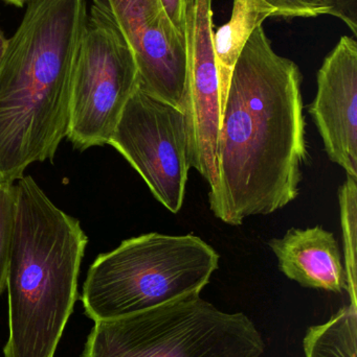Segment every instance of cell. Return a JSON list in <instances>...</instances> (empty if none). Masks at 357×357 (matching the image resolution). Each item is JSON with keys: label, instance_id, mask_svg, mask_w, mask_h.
<instances>
[{"label": "cell", "instance_id": "cell-19", "mask_svg": "<svg viewBox=\"0 0 357 357\" xmlns=\"http://www.w3.org/2000/svg\"><path fill=\"white\" fill-rule=\"evenodd\" d=\"M1 1L6 2V3L8 4H13V6H18V8H22L27 0H1Z\"/></svg>", "mask_w": 357, "mask_h": 357}, {"label": "cell", "instance_id": "cell-12", "mask_svg": "<svg viewBox=\"0 0 357 357\" xmlns=\"http://www.w3.org/2000/svg\"><path fill=\"white\" fill-rule=\"evenodd\" d=\"M276 10L264 0H234L230 21L213 31V48L219 84L220 115L235 64L252 33Z\"/></svg>", "mask_w": 357, "mask_h": 357}, {"label": "cell", "instance_id": "cell-6", "mask_svg": "<svg viewBox=\"0 0 357 357\" xmlns=\"http://www.w3.org/2000/svg\"><path fill=\"white\" fill-rule=\"evenodd\" d=\"M138 88L133 52L107 0H92L71 77L66 138L85 151L108 144Z\"/></svg>", "mask_w": 357, "mask_h": 357}, {"label": "cell", "instance_id": "cell-13", "mask_svg": "<svg viewBox=\"0 0 357 357\" xmlns=\"http://www.w3.org/2000/svg\"><path fill=\"white\" fill-rule=\"evenodd\" d=\"M305 357H357V305L344 306L330 320L310 327L304 337Z\"/></svg>", "mask_w": 357, "mask_h": 357}, {"label": "cell", "instance_id": "cell-2", "mask_svg": "<svg viewBox=\"0 0 357 357\" xmlns=\"http://www.w3.org/2000/svg\"><path fill=\"white\" fill-rule=\"evenodd\" d=\"M88 238L31 176L15 185L4 357H54L78 298Z\"/></svg>", "mask_w": 357, "mask_h": 357}, {"label": "cell", "instance_id": "cell-7", "mask_svg": "<svg viewBox=\"0 0 357 357\" xmlns=\"http://www.w3.org/2000/svg\"><path fill=\"white\" fill-rule=\"evenodd\" d=\"M108 146L138 172L163 207L172 213L180 212L191 169L184 111L138 87L126 104Z\"/></svg>", "mask_w": 357, "mask_h": 357}, {"label": "cell", "instance_id": "cell-17", "mask_svg": "<svg viewBox=\"0 0 357 357\" xmlns=\"http://www.w3.org/2000/svg\"><path fill=\"white\" fill-rule=\"evenodd\" d=\"M168 18L178 33L184 35L187 13L190 0H161Z\"/></svg>", "mask_w": 357, "mask_h": 357}, {"label": "cell", "instance_id": "cell-14", "mask_svg": "<svg viewBox=\"0 0 357 357\" xmlns=\"http://www.w3.org/2000/svg\"><path fill=\"white\" fill-rule=\"evenodd\" d=\"M339 203L347 291L350 303L357 305V178L347 176L339 190Z\"/></svg>", "mask_w": 357, "mask_h": 357}, {"label": "cell", "instance_id": "cell-4", "mask_svg": "<svg viewBox=\"0 0 357 357\" xmlns=\"http://www.w3.org/2000/svg\"><path fill=\"white\" fill-rule=\"evenodd\" d=\"M219 255L194 234L152 232L122 241L96 258L81 301L90 320H110L201 295Z\"/></svg>", "mask_w": 357, "mask_h": 357}, {"label": "cell", "instance_id": "cell-5", "mask_svg": "<svg viewBox=\"0 0 357 357\" xmlns=\"http://www.w3.org/2000/svg\"><path fill=\"white\" fill-rule=\"evenodd\" d=\"M264 351L247 314L220 312L196 295L96 321L81 357H261Z\"/></svg>", "mask_w": 357, "mask_h": 357}, {"label": "cell", "instance_id": "cell-3", "mask_svg": "<svg viewBox=\"0 0 357 357\" xmlns=\"http://www.w3.org/2000/svg\"><path fill=\"white\" fill-rule=\"evenodd\" d=\"M75 62L48 33L8 40L0 63V183L13 184L33 163L54 161L68 128Z\"/></svg>", "mask_w": 357, "mask_h": 357}, {"label": "cell", "instance_id": "cell-18", "mask_svg": "<svg viewBox=\"0 0 357 357\" xmlns=\"http://www.w3.org/2000/svg\"><path fill=\"white\" fill-rule=\"evenodd\" d=\"M6 46H8V39H6L4 33L0 29V63L3 59L4 54H6Z\"/></svg>", "mask_w": 357, "mask_h": 357}, {"label": "cell", "instance_id": "cell-11", "mask_svg": "<svg viewBox=\"0 0 357 357\" xmlns=\"http://www.w3.org/2000/svg\"><path fill=\"white\" fill-rule=\"evenodd\" d=\"M278 259L279 270L308 289L342 294L347 291V275L335 234L322 226L293 228L268 241Z\"/></svg>", "mask_w": 357, "mask_h": 357}, {"label": "cell", "instance_id": "cell-1", "mask_svg": "<svg viewBox=\"0 0 357 357\" xmlns=\"http://www.w3.org/2000/svg\"><path fill=\"white\" fill-rule=\"evenodd\" d=\"M302 77L263 27L252 33L231 77L218 133L211 211L231 226L297 199L307 163Z\"/></svg>", "mask_w": 357, "mask_h": 357}, {"label": "cell", "instance_id": "cell-10", "mask_svg": "<svg viewBox=\"0 0 357 357\" xmlns=\"http://www.w3.org/2000/svg\"><path fill=\"white\" fill-rule=\"evenodd\" d=\"M308 112L328 158L357 178V43L344 36L318 73Z\"/></svg>", "mask_w": 357, "mask_h": 357}, {"label": "cell", "instance_id": "cell-16", "mask_svg": "<svg viewBox=\"0 0 357 357\" xmlns=\"http://www.w3.org/2000/svg\"><path fill=\"white\" fill-rule=\"evenodd\" d=\"M356 10L357 0H329V15L342 19L354 35L357 33Z\"/></svg>", "mask_w": 357, "mask_h": 357}, {"label": "cell", "instance_id": "cell-8", "mask_svg": "<svg viewBox=\"0 0 357 357\" xmlns=\"http://www.w3.org/2000/svg\"><path fill=\"white\" fill-rule=\"evenodd\" d=\"M212 0H190L187 13V69L184 112L188 128L189 162L207 181L217 185L216 163L220 126L219 84L213 48Z\"/></svg>", "mask_w": 357, "mask_h": 357}, {"label": "cell", "instance_id": "cell-9", "mask_svg": "<svg viewBox=\"0 0 357 357\" xmlns=\"http://www.w3.org/2000/svg\"><path fill=\"white\" fill-rule=\"evenodd\" d=\"M129 44L138 71V87L184 111L187 50L161 0H107Z\"/></svg>", "mask_w": 357, "mask_h": 357}, {"label": "cell", "instance_id": "cell-15", "mask_svg": "<svg viewBox=\"0 0 357 357\" xmlns=\"http://www.w3.org/2000/svg\"><path fill=\"white\" fill-rule=\"evenodd\" d=\"M284 18H312L329 15V0H264Z\"/></svg>", "mask_w": 357, "mask_h": 357}]
</instances>
